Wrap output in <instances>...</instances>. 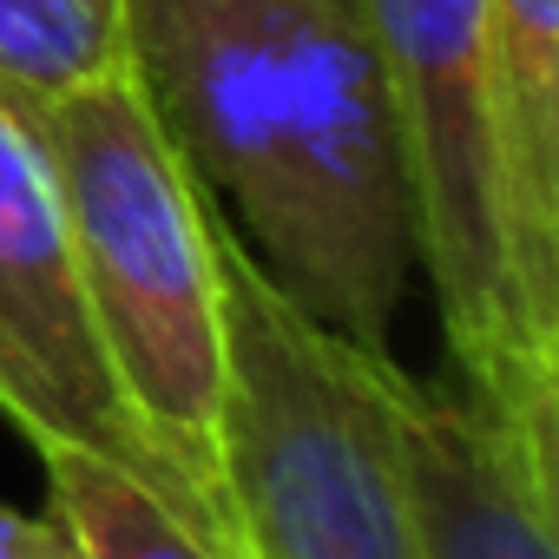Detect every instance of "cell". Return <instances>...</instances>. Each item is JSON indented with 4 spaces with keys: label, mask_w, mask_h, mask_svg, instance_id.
<instances>
[{
    "label": "cell",
    "mask_w": 559,
    "mask_h": 559,
    "mask_svg": "<svg viewBox=\"0 0 559 559\" xmlns=\"http://www.w3.org/2000/svg\"><path fill=\"white\" fill-rule=\"evenodd\" d=\"M132 80L310 323L389 356L415 198L362 0H126Z\"/></svg>",
    "instance_id": "1"
},
{
    "label": "cell",
    "mask_w": 559,
    "mask_h": 559,
    "mask_svg": "<svg viewBox=\"0 0 559 559\" xmlns=\"http://www.w3.org/2000/svg\"><path fill=\"white\" fill-rule=\"evenodd\" d=\"M14 112L27 119L53 171L99 343L145 441L204 507L217 546L243 559L224 493L230 362H224V263L204 185L165 139L132 73L60 99H14Z\"/></svg>",
    "instance_id": "2"
},
{
    "label": "cell",
    "mask_w": 559,
    "mask_h": 559,
    "mask_svg": "<svg viewBox=\"0 0 559 559\" xmlns=\"http://www.w3.org/2000/svg\"><path fill=\"white\" fill-rule=\"evenodd\" d=\"M224 493L243 559H421L382 408V349L310 323L217 224Z\"/></svg>",
    "instance_id": "3"
},
{
    "label": "cell",
    "mask_w": 559,
    "mask_h": 559,
    "mask_svg": "<svg viewBox=\"0 0 559 559\" xmlns=\"http://www.w3.org/2000/svg\"><path fill=\"white\" fill-rule=\"evenodd\" d=\"M362 21L389 73L415 198V270L435 284L454 376L474 402L559 428V356L533 343L507 270L487 0H362Z\"/></svg>",
    "instance_id": "4"
},
{
    "label": "cell",
    "mask_w": 559,
    "mask_h": 559,
    "mask_svg": "<svg viewBox=\"0 0 559 559\" xmlns=\"http://www.w3.org/2000/svg\"><path fill=\"white\" fill-rule=\"evenodd\" d=\"M0 415L21 428V441L47 454H93L126 467L139 487H152L217 559H230L204 520V507L178 487V474L145 441L112 356L99 343L80 257L60 217L53 171L14 112L0 99Z\"/></svg>",
    "instance_id": "5"
},
{
    "label": "cell",
    "mask_w": 559,
    "mask_h": 559,
    "mask_svg": "<svg viewBox=\"0 0 559 559\" xmlns=\"http://www.w3.org/2000/svg\"><path fill=\"white\" fill-rule=\"evenodd\" d=\"M382 408L421 559H559V428L513 421L467 389L382 369Z\"/></svg>",
    "instance_id": "6"
},
{
    "label": "cell",
    "mask_w": 559,
    "mask_h": 559,
    "mask_svg": "<svg viewBox=\"0 0 559 559\" xmlns=\"http://www.w3.org/2000/svg\"><path fill=\"white\" fill-rule=\"evenodd\" d=\"M487 80L513 297L559 356V0H487Z\"/></svg>",
    "instance_id": "7"
},
{
    "label": "cell",
    "mask_w": 559,
    "mask_h": 559,
    "mask_svg": "<svg viewBox=\"0 0 559 559\" xmlns=\"http://www.w3.org/2000/svg\"><path fill=\"white\" fill-rule=\"evenodd\" d=\"M132 73L126 0H0V99H60Z\"/></svg>",
    "instance_id": "8"
},
{
    "label": "cell",
    "mask_w": 559,
    "mask_h": 559,
    "mask_svg": "<svg viewBox=\"0 0 559 559\" xmlns=\"http://www.w3.org/2000/svg\"><path fill=\"white\" fill-rule=\"evenodd\" d=\"M53 526L80 559H217L152 487L93 454H47Z\"/></svg>",
    "instance_id": "9"
},
{
    "label": "cell",
    "mask_w": 559,
    "mask_h": 559,
    "mask_svg": "<svg viewBox=\"0 0 559 559\" xmlns=\"http://www.w3.org/2000/svg\"><path fill=\"white\" fill-rule=\"evenodd\" d=\"M0 559H80V552L53 520H34L0 500Z\"/></svg>",
    "instance_id": "10"
}]
</instances>
